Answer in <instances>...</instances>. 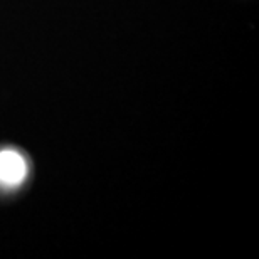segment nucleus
<instances>
[{
  "mask_svg": "<svg viewBox=\"0 0 259 259\" xmlns=\"http://www.w3.org/2000/svg\"><path fill=\"white\" fill-rule=\"evenodd\" d=\"M27 177V163L25 158L15 150H2L0 152V184L20 185Z\"/></svg>",
  "mask_w": 259,
  "mask_h": 259,
  "instance_id": "obj_1",
  "label": "nucleus"
}]
</instances>
